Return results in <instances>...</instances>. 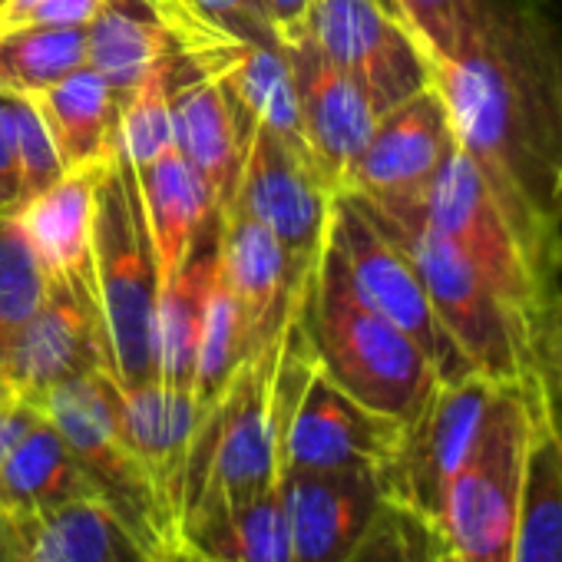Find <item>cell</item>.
Returning <instances> with one entry per match:
<instances>
[{
    "label": "cell",
    "instance_id": "cell-20",
    "mask_svg": "<svg viewBox=\"0 0 562 562\" xmlns=\"http://www.w3.org/2000/svg\"><path fill=\"white\" fill-rule=\"evenodd\" d=\"M176 546L202 562H292L281 490L202 496L186 509Z\"/></svg>",
    "mask_w": 562,
    "mask_h": 562
},
{
    "label": "cell",
    "instance_id": "cell-22",
    "mask_svg": "<svg viewBox=\"0 0 562 562\" xmlns=\"http://www.w3.org/2000/svg\"><path fill=\"white\" fill-rule=\"evenodd\" d=\"M222 258V218L212 222L195 238L186 265L169 285L159 292L156 305V381L176 391H192L202 308L212 285V274ZM195 394V391H192Z\"/></svg>",
    "mask_w": 562,
    "mask_h": 562
},
{
    "label": "cell",
    "instance_id": "cell-6",
    "mask_svg": "<svg viewBox=\"0 0 562 562\" xmlns=\"http://www.w3.org/2000/svg\"><path fill=\"white\" fill-rule=\"evenodd\" d=\"M278 341L238 364L205 407L186 470V509L212 493H255L281 480Z\"/></svg>",
    "mask_w": 562,
    "mask_h": 562
},
{
    "label": "cell",
    "instance_id": "cell-3",
    "mask_svg": "<svg viewBox=\"0 0 562 562\" xmlns=\"http://www.w3.org/2000/svg\"><path fill=\"white\" fill-rule=\"evenodd\" d=\"M351 199L407 255L430 299V308L476 374L490 378L493 384L536 381L529 328L496 299L483 274L424 218L417 195Z\"/></svg>",
    "mask_w": 562,
    "mask_h": 562
},
{
    "label": "cell",
    "instance_id": "cell-48",
    "mask_svg": "<svg viewBox=\"0 0 562 562\" xmlns=\"http://www.w3.org/2000/svg\"><path fill=\"white\" fill-rule=\"evenodd\" d=\"M14 404H18V401L4 391V384H0V411H8V407H14Z\"/></svg>",
    "mask_w": 562,
    "mask_h": 562
},
{
    "label": "cell",
    "instance_id": "cell-16",
    "mask_svg": "<svg viewBox=\"0 0 562 562\" xmlns=\"http://www.w3.org/2000/svg\"><path fill=\"white\" fill-rule=\"evenodd\" d=\"M457 149V136L437 87H427L384 113L361 149L345 192L361 199L420 195Z\"/></svg>",
    "mask_w": 562,
    "mask_h": 562
},
{
    "label": "cell",
    "instance_id": "cell-42",
    "mask_svg": "<svg viewBox=\"0 0 562 562\" xmlns=\"http://www.w3.org/2000/svg\"><path fill=\"white\" fill-rule=\"evenodd\" d=\"M41 420V414L27 404H14L8 411H0V460L8 457V450Z\"/></svg>",
    "mask_w": 562,
    "mask_h": 562
},
{
    "label": "cell",
    "instance_id": "cell-33",
    "mask_svg": "<svg viewBox=\"0 0 562 562\" xmlns=\"http://www.w3.org/2000/svg\"><path fill=\"white\" fill-rule=\"evenodd\" d=\"M47 295V271L18 218L0 215V358Z\"/></svg>",
    "mask_w": 562,
    "mask_h": 562
},
{
    "label": "cell",
    "instance_id": "cell-47",
    "mask_svg": "<svg viewBox=\"0 0 562 562\" xmlns=\"http://www.w3.org/2000/svg\"><path fill=\"white\" fill-rule=\"evenodd\" d=\"M430 562H460V559H457L443 542H437V549H434V559H430Z\"/></svg>",
    "mask_w": 562,
    "mask_h": 562
},
{
    "label": "cell",
    "instance_id": "cell-34",
    "mask_svg": "<svg viewBox=\"0 0 562 562\" xmlns=\"http://www.w3.org/2000/svg\"><path fill=\"white\" fill-rule=\"evenodd\" d=\"M241 361H245V335H241L238 308L222 271V258H218V268L212 274V285L205 295V308H202L195 384H192L202 407H209L222 394V387L232 381Z\"/></svg>",
    "mask_w": 562,
    "mask_h": 562
},
{
    "label": "cell",
    "instance_id": "cell-43",
    "mask_svg": "<svg viewBox=\"0 0 562 562\" xmlns=\"http://www.w3.org/2000/svg\"><path fill=\"white\" fill-rule=\"evenodd\" d=\"M24 552V522L0 513V562H21Z\"/></svg>",
    "mask_w": 562,
    "mask_h": 562
},
{
    "label": "cell",
    "instance_id": "cell-46",
    "mask_svg": "<svg viewBox=\"0 0 562 562\" xmlns=\"http://www.w3.org/2000/svg\"><path fill=\"white\" fill-rule=\"evenodd\" d=\"M159 562H202V559L192 555V552L182 549V546H172V549H166V552L159 555Z\"/></svg>",
    "mask_w": 562,
    "mask_h": 562
},
{
    "label": "cell",
    "instance_id": "cell-28",
    "mask_svg": "<svg viewBox=\"0 0 562 562\" xmlns=\"http://www.w3.org/2000/svg\"><path fill=\"white\" fill-rule=\"evenodd\" d=\"M172 44L146 0H106L87 24V67H93L116 97H126Z\"/></svg>",
    "mask_w": 562,
    "mask_h": 562
},
{
    "label": "cell",
    "instance_id": "cell-11",
    "mask_svg": "<svg viewBox=\"0 0 562 562\" xmlns=\"http://www.w3.org/2000/svg\"><path fill=\"white\" fill-rule=\"evenodd\" d=\"M496 387L499 384L483 374L437 384L424 411L404 424L394 457L378 473L387 503L407 509L437 532L447 483L470 453Z\"/></svg>",
    "mask_w": 562,
    "mask_h": 562
},
{
    "label": "cell",
    "instance_id": "cell-14",
    "mask_svg": "<svg viewBox=\"0 0 562 562\" xmlns=\"http://www.w3.org/2000/svg\"><path fill=\"white\" fill-rule=\"evenodd\" d=\"M222 218V271L238 308L245 335V361L265 351L285 328L315 265L299 261L265 225L241 209Z\"/></svg>",
    "mask_w": 562,
    "mask_h": 562
},
{
    "label": "cell",
    "instance_id": "cell-27",
    "mask_svg": "<svg viewBox=\"0 0 562 562\" xmlns=\"http://www.w3.org/2000/svg\"><path fill=\"white\" fill-rule=\"evenodd\" d=\"M34 562H159V555L97 496H80L24 522Z\"/></svg>",
    "mask_w": 562,
    "mask_h": 562
},
{
    "label": "cell",
    "instance_id": "cell-30",
    "mask_svg": "<svg viewBox=\"0 0 562 562\" xmlns=\"http://www.w3.org/2000/svg\"><path fill=\"white\" fill-rule=\"evenodd\" d=\"M176 54H195L218 37L285 47L265 0H146Z\"/></svg>",
    "mask_w": 562,
    "mask_h": 562
},
{
    "label": "cell",
    "instance_id": "cell-26",
    "mask_svg": "<svg viewBox=\"0 0 562 562\" xmlns=\"http://www.w3.org/2000/svg\"><path fill=\"white\" fill-rule=\"evenodd\" d=\"M80 496H93L64 437L41 417L0 460V513L34 522Z\"/></svg>",
    "mask_w": 562,
    "mask_h": 562
},
{
    "label": "cell",
    "instance_id": "cell-32",
    "mask_svg": "<svg viewBox=\"0 0 562 562\" xmlns=\"http://www.w3.org/2000/svg\"><path fill=\"white\" fill-rule=\"evenodd\" d=\"M176 50L166 54L126 97H120V153L136 166L156 162L172 143V87H176Z\"/></svg>",
    "mask_w": 562,
    "mask_h": 562
},
{
    "label": "cell",
    "instance_id": "cell-25",
    "mask_svg": "<svg viewBox=\"0 0 562 562\" xmlns=\"http://www.w3.org/2000/svg\"><path fill=\"white\" fill-rule=\"evenodd\" d=\"M64 159V169H100L120 153V97L93 70L80 67L34 97Z\"/></svg>",
    "mask_w": 562,
    "mask_h": 562
},
{
    "label": "cell",
    "instance_id": "cell-36",
    "mask_svg": "<svg viewBox=\"0 0 562 562\" xmlns=\"http://www.w3.org/2000/svg\"><path fill=\"white\" fill-rule=\"evenodd\" d=\"M437 542L440 539L427 522L384 499L374 522L345 562H430Z\"/></svg>",
    "mask_w": 562,
    "mask_h": 562
},
{
    "label": "cell",
    "instance_id": "cell-19",
    "mask_svg": "<svg viewBox=\"0 0 562 562\" xmlns=\"http://www.w3.org/2000/svg\"><path fill=\"white\" fill-rule=\"evenodd\" d=\"M248 126L251 120L235 110L228 93L179 57L172 87V133L179 153L202 179L215 215H225L235 202Z\"/></svg>",
    "mask_w": 562,
    "mask_h": 562
},
{
    "label": "cell",
    "instance_id": "cell-23",
    "mask_svg": "<svg viewBox=\"0 0 562 562\" xmlns=\"http://www.w3.org/2000/svg\"><path fill=\"white\" fill-rule=\"evenodd\" d=\"M103 169L106 166L74 169L18 209V218L47 278L93 281V218H97V182Z\"/></svg>",
    "mask_w": 562,
    "mask_h": 562
},
{
    "label": "cell",
    "instance_id": "cell-29",
    "mask_svg": "<svg viewBox=\"0 0 562 562\" xmlns=\"http://www.w3.org/2000/svg\"><path fill=\"white\" fill-rule=\"evenodd\" d=\"M509 562H562V443L536 411Z\"/></svg>",
    "mask_w": 562,
    "mask_h": 562
},
{
    "label": "cell",
    "instance_id": "cell-38",
    "mask_svg": "<svg viewBox=\"0 0 562 562\" xmlns=\"http://www.w3.org/2000/svg\"><path fill=\"white\" fill-rule=\"evenodd\" d=\"M532 361H536V378L562 391V305H549L542 312L532 338Z\"/></svg>",
    "mask_w": 562,
    "mask_h": 562
},
{
    "label": "cell",
    "instance_id": "cell-44",
    "mask_svg": "<svg viewBox=\"0 0 562 562\" xmlns=\"http://www.w3.org/2000/svg\"><path fill=\"white\" fill-rule=\"evenodd\" d=\"M536 381H539V378H536ZM539 401H542L546 420L552 424V430H555V437H559V443H562V391L539 381Z\"/></svg>",
    "mask_w": 562,
    "mask_h": 562
},
{
    "label": "cell",
    "instance_id": "cell-51",
    "mask_svg": "<svg viewBox=\"0 0 562 562\" xmlns=\"http://www.w3.org/2000/svg\"><path fill=\"white\" fill-rule=\"evenodd\" d=\"M559 209H562V179H559Z\"/></svg>",
    "mask_w": 562,
    "mask_h": 562
},
{
    "label": "cell",
    "instance_id": "cell-2",
    "mask_svg": "<svg viewBox=\"0 0 562 562\" xmlns=\"http://www.w3.org/2000/svg\"><path fill=\"white\" fill-rule=\"evenodd\" d=\"M302 315L318 368L364 407L411 424L440 378L427 355L351 285L345 261L325 241L302 292Z\"/></svg>",
    "mask_w": 562,
    "mask_h": 562
},
{
    "label": "cell",
    "instance_id": "cell-15",
    "mask_svg": "<svg viewBox=\"0 0 562 562\" xmlns=\"http://www.w3.org/2000/svg\"><path fill=\"white\" fill-rule=\"evenodd\" d=\"M113 391H116V424L123 443L136 457L139 470L146 473L159 513L176 542L186 516L189 450L205 407L192 391H176L159 381L136 384V387H123L113 381Z\"/></svg>",
    "mask_w": 562,
    "mask_h": 562
},
{
    "label": "cell",
    "instance_id": "cell-31",
    "mask_svg": "<svg viewBox=\"0 0 562 562\" xmlns=\"http://www.w3.org/2000/svg\"><path fill=\"white\" fill-rule=\"evenodd\" d=\"M87 67V27H18L0 34V93L37 97Z\"/></svg>",
    "mask_w": 562,
    "mask_h": 562
},
{
    "label": "cell",
    "instance_id": "cell-18",
    "mask_svg": "<svg viewBox=\"0 0 562 562\" xmlns=\"http://www.w3.org/2000/svg\"><path fill=\"white\" fill-rule=\"evenodd\" d=\"M285 50L295 74L305 146L325 182L341 195L381 116L368 97L315 47L308 34L289 41Z\"/></svg>",
    "mask_w": 562,
    "mask_h": 562
},
{
    "label": "cell",
    "instance_id": "cell-45",
    "mask_svg": "<svg viewBox=\"0 0 562 562\" xmlns=\"http://www.w3.org/2000/svg\"><path fill=\"white\" fill-rule=\"evenodd\" d=\"M549 305H562V238H559V258H555V271H552V299Z\"/></svg>",
    "mask_w": 562,
    "mask_h": 562
},
{
    "label": "cell",
    "instance_id": "cell-17",
    "mask_svg": "<svg viewBox=\"0 0 562 562\" xmlns=\"http://www.w3.org/2000/svg\"><path fill=\"white\" fill-rule=\"evenodd\" d=\"M278 490L292 562H345L384 506L374 470H281Z\"/></svg>",
    "mask_w": 562,
    "mask_h": 562
},
{
    "label": "cell",
    "instance_id": "cell-41",
    "mask_svg": "<svg viewBox=\"0 0 562 562\" xmlns=\"http://www.w3.org/2000/svg\"><path fill=\"white\" fill-rule=\"evenodd\" d=\"M265 8H268V18L278 31L281 44H289L305 34L315 0H265Z\"/></svg>",
    "mask_w": 562,
    "mask_h": 562
},
{
    "label": "cell",
    "instance_id": "cell-13",
    "mask_svg": "<svg viewBox=\"0 0 562 562\" xmlns=\"http://www.w3.org/2000/svg\"><path fill=\"white\" fill-rule=\"evenodd\" d=\"M110 368L106 331L90 278H47V295L0 358V384L37 411L57 384Z\"/></svg>",
    "mask_w": 562,
    "mask_h": 562
},
{
    "label": "cell",
    "instance_id": "cell-7",
    "mask_svg": "<svg viewBox=\"0 0 562 562\" xmlns=\"http://www.w3.org/2000/svg\"><path fill=\"white\" fill-rule=\"evenodd\" d=\"M37 414L64 437L97 499H103L156 555L176 546L146 473L123 443L116 391L106 368L57 384L37 401Z\"/></svg>",
    "mask_w": 562,
    "mask_h": 562
},
{
    "label": "cell",
    "instance_id": "cell-52",
    "mask_svg": "<svg viewBox=\"0 0 562 562\" xmlns=\"http://www.w3.org/2000/svg\"><path fill=\"white\" fill-rule=\"evenodd\" d=\"M8 8V0H0V11H4Z\"/></svg>",
    "mask_w": 562,
    "mask_h": 562
},
{
    "label": "cell",
    "instance_id": "cell-10",
    "mask_svg": "<svg viewBox=\"0 0 562 562\" xmlns=\"http://www.w3.org/2000/svg\"><path fill=\"white\" fill-rule=\"evenodd\" d=\"M305 34L368 97L378 116L434 87V64L381 0H315Z\"/></svg>",
    "mask_w": 562,
    "mask_h": 562
},
{
    "label": "cell",
    "instance_id": "cell-4",
    "mask_svg": "<svg viewBox=\"0 0 562 562\" xmlns=\"http://www.w3.org/2000/svg\"><path fill=\"white\" fill-rule=\"evenodd\" d=\"M159 265L149 238L139 179L116 153L97 182L93 292L106 331L110 378L123 387L156 381V305Z\"/></svg>",
    "mask_w": 562,
    "mask_h": 562
},
{
    "label": "cell",
    "instance_id": "cell-24",
    "mask_svg": "<svg viewBox=\"0 0 562 562\" xmlns=\"http://www.w3.org/2000/svg\"><path fill=\"white\" fill-rule=\"evenodd\" d=\"M136 179H139L149 238L156 248L159 285L166 289L179 274V268L186 265L195 238L212 222L215 209H212V199H209L202 179L195 176V169L189 166V159L179 153L176 143L156 162L136 169Z\"/></svg>",
    "mask_w": 562,
    "mask_h": 562
},
{
    "label": "cell",
    "instance_id": "cell-21",
    "mask_svg": "<svg viewBox=\"0 0 562 562\" xmlns=\"http://www.w3.org/2000/svg\"><path fill=\"white\" fill-rule=\"evenodd\" d=\"M182 64L212 77L245 120L261 123L274 130L278 136L305 146L302 106H299L295 74H292L285 47L222 37Z\"/></svg>",
    "mask_w": 562,
    "mask_h": 562
},
{
    "label": "cell",
    "instance_id": "cell-1",
    "mask_svg": "<svg viewBox=\"0 0 562 562\" xmlns=\"http://www.w3.org/2000/svg\"><path fill=\"white\" fill-rule=\"evenodd\" d=\"M434 87L549 308L562 238V0H473V34L434 67Z\"/></svg>",
    "mask_w": 562,
    "mask_h": 562
},
{
    "label": "cell",
    "instance_id": "cell-49",
    "mask_svg": "<svg viewBox=\"0 0 562 562\" xmlns=\"http://www.w3.org/2000/svg\"><path fill=\"white\" fill-rule=\"evenodd\" d=\"M21 562H34L31 549H27V532H24V552H21Z\"/></svg>",
    "mask_w": 562,
    "mask_h": 562
},
{
    "label": "cell",
    "instance_id": "cell-12",
    "mask_svg": "<svg viewBox=\"0 0 562 562\" xmlns=\"http://www.w3.org/2000/svg\"><path fill=\"white\" fill-rule=\"evenodd\" d=\"M335 195L305 146L261 123L248 126L232 209L265 225L305 265H318L322 258Z\"/></svg>",
    "mask_w": 562,
    "mask_h": 562
},
{
    "label": "cell",
    "instance_id": "cell-50",
    "mask_svg": "<svg viewBox=\"0 0 562 562\" xmlns=\"http://www.w3.org/2000/svg\"><path fill=\"white\" fill-rule=\"evenodd\" d=\"M381 4H384L387 11H394V14H397V8H394V0H381ZM397 18H401V14H397Z\"/></svg>",
    "mask_w": 562,
    "mask_h": 562
},
{
    "label": "cell",
    "instance_id": "cell-39",
    "mask_svg": "<svg viewBox=\"0 0 562 562\" xmlns=\"http://www.w3.org/2000/svg\"><path fill=\"white\" fill-rule=\"evenodd\" d=\"M21 209V166H18V136L11 120V100L0 93V215Z\"/></svg>",
    "mask_w": 562,
    "mask_h": 562
},
{
    "label": "cell",
    "instance_id": "cell-37",
    "mask_svg": "<svg viewBox=\"0 0 562 562\" xmlns=\"http://www.w3.org/2000/svg\"><path fill=\"white\" fill-rule=\"evenodd\" d=\"M394 8L434 67L453 60L473 34V0H394Z\"/></svg>",
    "mask_w": 562,
    "mask_h": 562
},
{
    "label": "cell",
    "instance_id": "cell-40",
    "mask_svg": "<svg viewBox=\"0 0 562 562\" xmlns=\"http://www.w3.org/2000/svg\"><path fill=\"white\" fill-rule=\"evenodd\" d=\"M106 0H41L24 27H87Z\"/></svg>",
    "mask_w": 562,
    "mask_h": 562
},
{
    "label": "cell",
    "instance_id": "cell-8",
    "mask_svg": "<svg viewBox=\"0 0 562 562\" xmlns=\"http://www.w3.org/2000/svg\"><path fill=\"white\" fill-rule=\"evenodd\" d=\"M417 205L424 218L483 274L496 299L536 338V325L546 312V292L513 225L460 146L417 195Z\"/></svg>",
    "mask_w": 562,
    "mask_h": 562
},
{
    "label": "cell",
    "instance_id": "cell-5",
    "mask_svg": "<svg viewBox=\"0 0 562 562\" xmlns=\"http://www.w3.org/2000/svg\"><path fill=\"white\" fill-rule=\"evenodd\" d=\"M536 411L539 381L499 384L470 453L450 476L437 539L460 562H509Z\"/></svg>",
    "mask_w": 562,
    "mask_h": 562
},
{
    "label": "cell",
    "instance_id": "cell-9",
    "mask_svg": "<svg viewBox=\"0 0 562 562\" xmlns=\"http://www.w3.org/2000/svg\"><path fill=\"white\" fill-rule=\"evenodd\" d=\"M328 245L345 261L355 292L391 325H397L434 364L440 384L463 381L473 364L463 358L457 341L440 325L430 299L420 285V278L407 255L361 212L351 195H335L331 222H328Z\"/></svg>",
    "mask_w": 562,
    "mask_h": 562
},
{
    "label": "cell",
    "instance_id": "cell-35",
    "mask_svg": "<svg viewBox=\"0 0 562 562\" xmlns=\"http://www.w3.org/2000/svg\"><path fill=\"white\" fill-rule=\"evenodd\" d=\"M11 100V120L18 136V166H21V205L44 189H50L57 179L67 176L57 139L37 106L34 97H8Z\"/></svg>",
    "mask_w": 562,
    "mask_h": 562
}]
</instances>
